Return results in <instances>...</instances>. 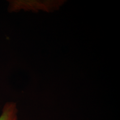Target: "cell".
I'll list each match as a JSON object with an SVG mask.
<instances>
[{"instance_id":"cell-1","label":"cell","mask_w":120,"mask_h":120,"mask_svg":"<svg viewBox=\"0 0 120 120\" xmlns=\"http://www.w3.org/2000/svg\"><path fill=\"white\" fill-rule=\"evenodd\" d=\"M0 120H18V109L13 102L6 103L2 109Z\"/></svg>"}]
</instances>
